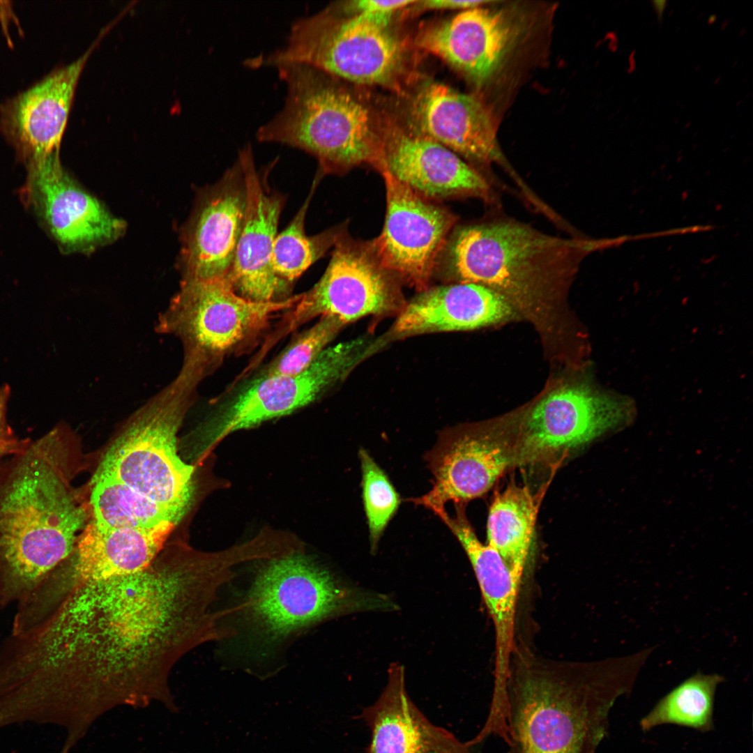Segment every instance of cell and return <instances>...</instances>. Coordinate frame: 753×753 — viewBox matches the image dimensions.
<instances>
[{"label":"cell","mask_w":753,"mask_h":753,"mask_svg":"<svg viewBox=\"0 0 753 753\" xmlns=\"http://www.w3.org/2000/svg\"><path fill=\"white\" fill-rule=\"evenodd\" d=\"M362 471V494L372 552L395 515L400 496L386 473L363 448L358 450Z\"/></svg>","instance_id":"obj_30"},{"label":"cell","mask_w":753,"mask_h":753,"mask_svg":"<svg viewBox=\"0 0 753 753\" xmlns=\"http://www.w3.org/2000/svg\"><path fill=\"white\" fill-rule=\"evenodd\" d=\"M175 525L115 528L102 526L92 520L85 525L71 554L58 568L81 580L142 571L158 557Z\"/></svg>","instance_id":"obj_24"},{"label":"cell","mask_w":753,"mask_h":753,"mask_svg":"<svg viewBox=\"0 0 753 753\" xmlns=\"http://www.w3.org/2000/svg\"><path fill=\"white\" fill-rule=\"evenodd\" d=\"M539 504L527 485L512 482L495 494L489 510L487 545L520 580L531 548Z\"/></svg>","instance_id":"obj_26"},{"label":"cell","mask_w":753,"mask_h":753,"mask_svg":"<svg viewBox=\"0 0 753 753\" xmlns=\"http://www.w3.org/2000/svg\"><path fill=\"white\" fill-rule=\"evenodd\" d=\"M583 669L524 667L508 674L501 711L508 753H593L603 684Z\"/></svg>","instance_id":"obj_6"},{"label":"cell","mask_w":753,"mask_h":753,"mask_svg":"<svg viewBox=\"0 0 753 753\" xmlns=\"http://www.w3.org/2000/svg\"><path fill=\"white\" fill-rule=\"evenodd\" d=\"M360 715L372 731L369 753H474L478 745L425 717L408 696L400 667L391 669L384 691Z\"/></svg>","instance_id":"obj_23"},{"label":"cell","mask_w":753,"mask_h":753,"mask_svg":"<svg viewBox=\"0 0 753 753\" xmlns=\"http://www.w3.org/2000/svg\"><path fill=\"white\" fill-rule=\"evenodd\" d=\"M57 425L0 464V606L20 604L71 554L86 513Z\"/></svg>","instance_id":"obj_2"},{"label":"cell","mask_w":753,"mask_h":753,"mask_svg":"<svg viewBox=\"0 0 753 753\" xmlns=\"http://www.w3.org/2000/svg\"><path fill=\"white\" fill-rule=\"evenodd\" d=\"M344 230L324 275L301 294L280 334L317 316L335 318L344 326L368 315L399 314L406 305L398 278L381 265L371 242L352 240Z\"/></svg>","instance_id":"obj_10"},{"label":"cell","mask_w":753,"mask_h":753,"mask_svg":"<svg viewBox=\"0 0 753 753\" xmlns=\"http://www.w3.org/2000/svg\"><path fill=\"white\" fill-rule=\"evenodd\" d=\"M426 753H435V752H426Z\"/></svg>","instance_id":"obj_37"},{"label":"cell","mask_w":753,"mask_h":753,"mask_svg":"<svg viewBox=\"0 0 753 753\" xmlns=\"http://www.w3.org/2000/svg\"><path fill=\"white\" fill-rule=\"evenodd\" d=\"M381 167L427 199L471 197L496 203L492 185L476 168L448 148L417 134L397 132L384 136Z\"/></svg>","instance_id":"obj_20"},{"label":"cell","mask_w":753,"mask_h":753,"mask_svg":"<svg viewBox=\"0 0 753 753\" xmlns=\"http://www.w3.org/2000/svg\"><path fill=\"white\" fill-rule=\"evenodd\" d=\"M226 582L215 559L192 551L158 556L126 575L52 577L10 638L16 691L36 715L68 721L87 720L92 705L166 701L177 662L227 638L213 608Z\"/></svg>","instance_id":"obj_1"},{"label":"cell","mask_w":753,"mask_h":753,"mask_svg":"<svg viewBox=\"0 0 753 753\" xmlns=\"http://www.w3.org/2000/svg\"><path fill=\"white\" fill-rule=\"evenodd\" d=\"M522 29L510 11L481 6L461 10L425 29L418 40L424 50L482 86L501 66Z\"/></svg>","instance_id":"obj_19"},{"label":"cell","mask_w":753,"mask_h":753,"mask_svg":"<svg viewBox=\"0 0 753 753\" xmlns=\"http://www.w3.org/2000/svg\"><path fill=\"white\" fill-rule=\"evenodd\" d=\"M411 112L417 135L440 144L484 170H489L492 164L502 166L523 195L530 192L503 155L492 118L478 98L443 84L431 83L417 94Z\"/></svg>","instance_id":"obj_16"},{"label":"cell","mask_w":753,"mask_h":753,"mask_svg":"<svg viewBox=\"0 0 753 753\" xmlns=\"http://www.w3.org/2000/svg\"><path fill=\"white\" fill-rule=\"evenodd\" d=\"M386 211L381 234L371 242L381 265L420 291L428 284L456 218L379 169Z\"/></svg>","instance_id":"obj_12"},{"label":"cell","mask_w":753,"mask_h":753,"mask_svg":"<svg viewBox=\"0 0 753 753\" xmlns=\"http://www.w3.org/2000/svg\"><path fill=\"white\" fill-rule=\"evenodd\" d=\"M28 164L23 195L61 244L89 250L122 234L125 223L112 215L65 172L59 150Z\"/></svg>","instance_id":"obj_15"},{"label":"cell","mask_w":753,"mask_h":753,"mask_svg":"<svg viewBox=\"0 0 753 753\" xmlns=\"http://www.w3.org/2000/svg\"><path fill=\"white\" fill-rule=\"evenodd\" d=\"M91 502L93 521L115 528H153L177 524L169 511L128 485L107 476L95 474Z\"/></svg>","instance_id":"obj_27"},{"label":"cell","mask_w":753,"mask_h":753,"mask_svg":"<svg viewBox=\"0 0 753 753\" xmlns=\"http://www.w3.org/2000/svg\"><path fill=\"white\" fill-rule=\"evenodd\" d=\"M372 346L362 340L326 348L302 372L259 376L222 406L203 429L205 449L238 430L291 413L343 379Z\"/></svg>","instance_id":"obj_11"},{"label":"cell","mask_w":753,"mask_h":753,"mask_svg":"<svg viewBox=\"0 0 753 753\" xmlns=\"http://www.w3.org/2000/svg\"><path fill=\"white\" fill-rule=\"evenodd\" d=\"M245 207L244 175L237 160L208 190L195 217L184 248L183 278L207 280L228 275Z\"/></svg>","instance_id":"obj_21"},{"label":"cell","mask_w":753,"mask_h":753,"mask_svg":"<svg viewBox=\"0 0 753 753\" xmlns=\"http://www.w3.org/2000/svg\"><path fill=\"white\" fill-rule=\"evenodd\" d=\"M415 0H360L351 2L347 6L352 13L370 14L392 17L397 11L411 5H415Z\"/></svg>","instance_id":"obj_32"},{"label":"cell","mask_w":753,"mask_h":753,"mask_svg":"<svg viewBox=\"0 0 753 753\" xmlns=\"http://www.w3.org/2000/svg\"><path fill=\"white\" fill-rule=\"evenodd\" d=\"M246 188V207L242 230L228 277L235 291L254 302L281 301L288 285L274 272L271 258L284 197L271 192L255 168L252 146L239 151ZM284 300V299H283Z\"/></svg>","instance_id":"obj_18"},{"label":"cell","mask_w":753,"mask_h":753,"mask_svg":"<svg viewBox=\"0 0 753 753\" xmlns=\"http://www.w3.org/2000/svg\"><path fill=\"white\" fill-rule=\"evenodd\" d=\"M623 243L621 236H552L494 212L455 231L448 268L457 282L480 284L511 304L528 305L558 294L591 254Z\"/></svg>","instance_id":"obj_3"},{"label":"cell","mask_w":753,"mask_h":753,"mask_svg":"<svg viewBox=\"0 0 753 753\" xmlns=\"http://www.w3.org/2000/svg\"><path fill=\"white\" fill-rule=\"evenodd\" d=\"M425 460L433 476L432 487L409 501L436 515L449 501L465 504L486 494L512 462L513 452L487 430L457 427L440 432Z\"/></svg>","instance_id":"obj_14"},{"label":"cell","mask_w":753,"mask_h":753,"mask_svg":"<svg viewBox=\"0 0 753 753\" xmlns=\"http://www.w3.org/2000/svg\"><path fill=\"white\" fill-rule=\"evenodd\" d=\"M511 307L499 293L475 283L428 287L406 303L390 335L473 330L507 320L512 315Z\"/></svg>","instance_id":"obj_22"},{"label":"cell","mask_w":753,"mask_h":753,"mask_svg":"<svg viewBox=\"0 0 753 753\" xmlns=\"http://www.w3.org/2000/svg\"><path fill=\"white\" fill-rule=\"evenodd\" d=\"M10 394V386L7 384L0 387V445L22 446L28 439H19L8 425L6 418L7 404Z\"/></svg>","instance_id":"obj_33"},{"label":"cell","mask_w":753,"mask_h":753,"mask_svg":"<svg viewBox=\"0 0 753 753\" xmlns=\"http://www.w3.org/2000/svg\"><path fill=\"white\" fill-rule=\"evenodd\" d=\"M455 514L446 510L438 517L457 538L475 572L485 603L493 620L498 656L505 671L513 637L516 605L522 580L510 570L500 554L482 543L469 522L464 504H455Z\"/></svg>","instance_id":"obj_25"},{"label":"cell","mask_w":753,"mask_h":753,"mask_svg":"<svg viewBox=\"0 0 753 753\" xmlns=\"http://www.w3.org/2000/svg\"><path fill=\"white\" fill-rule=\"evenodd\" d=\"M245 589L223 623L250 655H268L292 637L362 608L357 595L304 549L257 561Z\"/></svg>","instance_id":"obj_5"},{"label":"cell","mask_w":753,"mask_h":753,"mask_svg":"<svg viewBox=\"0 0 753 753\" xmlns=\"http://www.w3.org/2000/svg\"><path fill=\"white\" fill-rule=\"evenodd\" d=\"M719 674L697 673L663 697L641 721L643 730L675 724L708 731L713 727L714 697L723 681Z\"/></svg>","instance_id":"obj_29"},{"label":"cell","mask_w":753,"mask_h":753,"mask_svg":"<svg viewBox=\"0 0 753 753\" xmlns=\"http://www.w3.org/2000/svg\"><path fill=\"white\" fill-rule=\"evenodd\" d=\"M287 88L281 109L257 130L261 142L280 143L314 156L324 176L363 164L378 169L384 136L370 109L338 79L302 63L276 66Z\"/></svg>","instance_id":"obj_4"},{"label":"cell","mask_w":753,"mask_h":753,"mask_svg":"<svg viewBox=\"0 0 753 753\" xmlns=\"http://www.w3.org/2000/svg\"><path fill=\"white\" fill-rule=\"evenodd\" d=\"M110 28H105L76 60L54 69L0 106V130L27 162L60 149L82 71Z\"/></svg>","instance_id":"obj_17"},{"label":"cell","mask_w":753,"mask_h":753,"mask_svg":"<svg viewBox=\"0 0 753 753\" xmlns=\"http://www.w3.org/2000/svg\"><path fill=\"white\" fill-rule=\"evenodd\" d=\"M322 175L317 172L310 193L289 225L277 234L271 263L275 274L290 284L335 245L344 228L340 225L319 234L307 236L305 220L310 203Z\"/></svg>","instance_id":"obj_28"},{"label":"cell","mask_w":753,"mask_h":753,"mask_svg":"<svg viewBox=\"0 0 753 753\" xmlns=\"http://www.w3.org/2000/svg\"><path fill=\"white\" fill-rule=\"evenodd\" d=\"M634 418V409L624 398L579 386L558 388L526 416L518 457L535 459L584 446L626 427Z\"/></svg>","instance_id":"obj_13"},{"label":"cell","mask_w":753,"mask_h":753,"mask_svg":"<svg viewBox=\"0 0 753 753\" xmlns=\"http://www.w3.org/2000/svg\"><path fill=\"white\" fill-rule=\"evenodd\" d=\"M201 379L183 364L177 376L130 419L95 474L114 478L179 521L195 493V467L181 460L176 434Z\"/></svg>","instance_id":"obj_7"},{"label":"cell","mask_w":753,"mask_h":753,"mask_svg":"<svg viewBox=\"0 0 753 753\" xmlns=\"http://www.w3.org/2000/svg\"><path fill=\"white\" fill-rule=\"evenodd\" d=\"M653 8L657 13V17L661 20L667 2L666 1H652Z\"/></svg>","instance_id":"obj_36"},{"label":"cell","mask_w":753,"mask_h":753,"mask_svg":"<svg viewBox=\"0 0 753 753\" xmlns=\"http://www.w3.org/2000/svg\"><path fill=\"white\" fill-rule=\"evenodd\" d=\"M344 325L330 317H321L313 326L298 335L259 376L298 374L317 359Z\"/></svg>","instance_id":"obj_31"},{"label":"cell","mask_w":753,"mask_h":753,"mask_svg":"<svg viewBox=\"0 0 753 753\" xmlns=\"http://www.w3.org/2000/svg\"><path fill=\"white\" fill-rule=\"evenodd\" d=\"M301 297L259 303L238 295L228 276L183 278L180 290L158 318L156 330L178 337L183 360L207 376L226 356L256 344L273 314L292 308Z\"/></svg>","instance_id":"obj_9"},{"label":"cell","mask_w":753,"mask_h":753,"mask_svg":"<svg viewBox=\"0 0 753 753\" xmlns=\"http://www.w3.org/2000/svg\"><path fill=\"white\" fill-rule=\"evenodd\" d=\"M489 1L478 0H427L418 1L416 6L422 10H462L481 7L487 3H491Z\"/></svg>","instance_id":"obj_34"},{"label":"cell","mask_w":753,"mask_h":753,"mask_svg":"<svg viewBox=\"0 0 753 753\" xmlns=\"http://www.w3.org/2000/svg\"><path fill=\"white\" fill-rule=\"evenodd\" d=\"M27 441V442H28ZM26 442V443H27ZM26 443L22 446H10L0 445V464L4 457H9L22 448Z\"/></svg>","instance_id":"obj_35"},{"label":"cell","mask_w":753,"mask_h":753,"mask_svg":"<svg viewBox=\"0 0 753 753\" xmlns=\"http://www.w3.org/2000/svg\"><path fill=\"white\" fill-rule=\"evenodd\" d=\"M391 18L333 7L296 19L282 47L246 61L250 67L302 63L355 84L387 85L401 73L404 49L389 29Z\"/></svg>","instance_id":"obj_8"}]
</instances>
